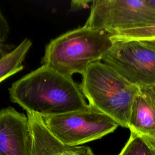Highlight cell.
<instances>
[{
    "instance_id": "1",
    "label": "cell",
    "mask_w": 155,
    "mask_h": 155,
    "mask_svg": "<svg viewBox=\"0 0 155 155\" xmlns=\"http://www.w3.org/2000/svg\"><path fill=\"white\" fill-rule=\"evenodd\" d=\"M11 101L26 112L41 116L85 110L80 86L71 77L42 65L15 82L8 89Z\"/></svg>"
},
{
    "instance_id": "2",
    "label": "cell",
    "mask_w": 155,
    "mask_h": 155,
    "mask_svg": "<svg viewBox=\"0 0 155 155\" xmlns=\"http://www.w3.org/2000/svg\"><path fill=\"white\" fill-rule=\"evenodd\" d=\"M111 35L84 25L68 31L46 45L42 65L68 77L82 74L91 64L101 61L111 47Z\"/></svg>"
},
{
    "instance_id": "3",
    "label": "cell",
    "mask_w": 155,
    "mask_h": 155,
    "mask_svg": "<svg viewBox=\"0 0 155 155\" xmlns=\"http://www.w3.org/2000/svg\"><path fill=\"white\" fill-rule=\"evenodd\" d=\"M81 90L88 104L128 128L131 108L139 87L101 61L91 64L82 74Z\"/></svg>"
},
{
    "instance_id": "4",
    "label": "cell",
    "mask_w": 155,
    "mask_h": 155,
    "mask_svg": "<svg viewBox=\"0 0 155 155\" xmlns=\"http://www.w3.org/2000/svg\"><path fill=\"white\" fill-rule=\"evenodd\" d=\"M41 117L49 131L61 143L70 147L101 139L119 126L116 120L90 105L85 110Z\"/></svg>"
},
{
    "instance_id": "5",
    "label": "cell",
    "mask_w": 155,
    "mask_h": 155,
    "mask_svg": "<svg viewBox=\"0 0 155 155\" xmlns=\"http://www.w3.org/2000/svg\"><path fill=\"white\" fill-rule=\"evenodd\" d=\"M155 23V5L150 0H95L84 26L111 34Z\"/></svg>"
},
{
    "instance_id": "6",
    "label": "cell",
    "mask_w": 155,
    "mask_h": 155,
    "mask_svg": "<svg viewBox=\"0 0 155 155\" xmlns=\"http://www.w3.org/2000/svg\"><path fill=\"white\" fill-rule=\"evenodd\" d=\"M101 60L139 88L155 85V51L140 41L113 42Z\"/></svg>"
},
{
    "instance_id": "7",
    "label": "cell",
    "mask_w": 155,
    "mask_h": 155,
    "mask_svg": "<svg viewBox=\"0 0 155 155\" xmlns=\"http://www.w3.org/2000/svg\"><path fill=\"white\" fill-rule=\"evenodd\" d=\"M0 154L31 155L27 117L11 107L0 110Z\"/></svg>"
},
{
    "instance_id": "8",
    "label": "cell",
    "mask_w": 155,
    "mask_h": 155,
    "mask_svg": "<svg viewBox=\"0 0 155 155\" xmlns=\"http://www.w3.org/2000/svg\"><path fill=\"white\" fill-rule=\"evenodd\" d=\"M128 128L130 131L155 137V85L139 88Z\"/></svg>"
},
{
    "instance_id": "9",
    "label": "cell",
    "mask_w": 155,
    "mask_h": 155,
    "mask_svg": "<svg viewBox=\"0 0 155 155\" xmlns=\"http://www.w3.org/2000/svg\"><path fill=\"white\" fill-rule=\"evenodd\" d=\"M31 45V41L26 38L0 59V83L24 68L22 62Z\"/></svg>"
},
{
    "instance_id": "10",
    "label": "cell",
    "mask_w": 155,
    "mask_h": 155,
    "mask_svg": "<svg viewBox=\"0 0 155 155\" xmlns=\"http://www.w3.org/2000/svg\"><path fill=\"white\" fill-rule=\"evenodd\" d=\"M32 155H94L89 147H70L59 141L42 144L37 148Z\"/></svg>"
},
{
    "instance_id": "11",
    "label": "cell",
    "mask_w": 155,
    "mask_h": 155,
    "mask_svg": "<svg viewBox=\"0 0 155 155\" xmlns=\"http://www.w3.org/2000/svg\"><path fill=\"white\" fill-rule=\"evenodd\" d=\"M113 42L119 41H153L155 40V23L144 27L115 32L111 36Z\"/></svg>"
},
{
    "instance_id": "12",
    "label": "cell",
    "mask_w": 155,
    "mask_h": 155,
    "mask_svg": "<svg viewBox=\"0 0 155 155\" xmlns=\"http://www.w3.org/2000/svg\"><path fill=\"white\" fill-rule=\"evenodd\" d=\"M119 155H155V150L142 135L131 131L129 139Z\"/></svg>"
},
{
    "instance_id": "13",
    "label": "cell",
    "mask_w": 155,
    "mask_h": 155,
    "mask_svg": "<svg viewBox=\"0 0 155 155\" xmlns=\"http://www.w3.org/2000/svg\"><path fill=\"white\" fill-rule=\"evenodd\" d=\"M9 33L8 24L0 9V59L7 53L4 49V43Z\"/></svg>"
},
{
    "instance_id": "14",
    "label": "cell",
    "mask_w": 155,
    "mask_h": 155,
    "mask_svg": "<svg viewBox=\"0 0 155 155\" xmlns=\"http://www.w3.org/2000/svg\"><path fill=\"white\" fill-rule=\"evenodd\" d=\"M143 45L147 46L148 47L153 49L155 51V40L153 41H140Z\"/></svg>"
},
{
    "instance_id": "15",
    "label": "cell",
    "mask_w": 155,
    "mask_h": 155,
    "mask_svg": "<svg viewBox=\"0 0 155 155\" xmlns=\"http://www.w3.org/2000/svg\"><path fill=\"white\" fill-rule=\"evenodd\" d=\"M142 136L147 140V142L155 150V137H151V136H145V135H142Z\"/></svg>"
},
{
    "instance_id": "16",
    "label": "cell",
    "mask_w": 155,
    "mask_h": 155,
    "mask_svg": "<svg viewBox=\"0 0 155 155\" xmlns=\"http://www.w3.org/2000/svg\"><path fill=\"white\" fill-rule=\"evenodd\" d=\"M0 155H1V154H0Z\"/></svg>"
}]
</instances>
